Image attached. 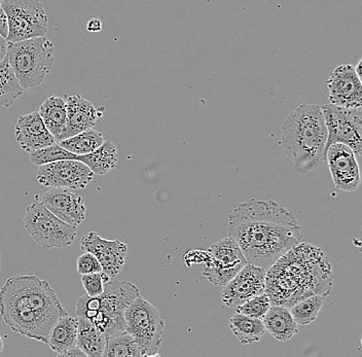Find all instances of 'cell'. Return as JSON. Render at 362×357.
Returning <instances> with one entry per match:
<instances>
[{
	"instance_id": "6da1fadb",
	"label": "cell",
	"mask_w": 362,
	"mask_h": 357,
	"mask_svg": "<svg viewBox=\"0 0 362 357\" xmlns=\"http://www.w3.org/2000/svg\"><path fill=\"white\" fill-rule=\"evenodd\" d=\"M228 234L247 264L266 271L303 239L302 227L293 212L275 201L255 199L241 203L228 214Z\"/></svg>"
},
{
	"instance_id": "7a4b0ae2",
	"label": "cell",
	"mask_w": 362,
	"mask_h": 357,
	"mask_svg": "<svg viewBox=\"0 0 362 357\" xmlns=\"http://www.w3.org/2000/svg\"><path fill=\"white\" fill-rule=\"evenodd\" d=\"M67 314L47 280L13 275L0 288V316L13 332L47 344L49 333Z\"/></svg>"
},
{
	"instance_id": "3957f363",
	"label": "cell",
	"mask_w": 362,
	"mask_h": 357,
	"mask_svg": "<svg viewBox=\"0 0 362 357\" xmlns=\"http://www.w3.org/2000/svg\"><path fill=\"white\" fill-rule=\"evenodd\" d=\"M332 280V266L322 250L300 243L267 270L266 293L272 305L291 308L311 295L327 297Z\"/></svg>"
},
{
	"instance_id": "277c9868",
	"label": "cell",
	"mask_w": 362,
	"mask_h": 357,
	"mask_svg": "<svg viewBox=\"0 0 362 357\" xmlns=\"http://www.w3.org/2000/svg\"><path fill=\"white\" fill-rule=\"evenodd\" d=\"M327 129L319 104H300L281 126V146L298 169L313 171L325 161Z\"/></svg>"
},
{
	"instance_id": "5b68a950",
	"label": "cell",
	"mask_w": 362,
	"mask_h": 357,
	"mask_svg": "<svg viewBox=\"0 0 362 357\" xmlns=\"http://www.w3.org/2000/svg\"><path fill=\"white\" fill-rule=\"evenodd\" d=\"M139 289L131 282L112 279L104 283V291L97 297L78 298L76 316L85 318L106 338L126 332L124 311L139 297Z\"/></svg>"
},
{
	"instance_id": "8992f818",
	"label": "cell",
	"mask_w": 362,
	"mask_h": 357,
	"mask_svg": "<svg viewBox=\"0 0 362 357\" xmlns=\"http://www.w3.org/2000/svg\"><path fill=\"white\" fill-rule=\"evenodd\" d=\"M8 63L24 90L40 86L54 65V45L45 36L8 44Z\"/></svg>"
},
{
	"instance_id": "52a82bcc",
	"label": "cell",
	"mask_w": 362,
	"mask_h": 357,
	"mask_svg": "<svg viewBox=\"0 0 362 357\" xmlns=\"http://www.w3.org/2000/svg\"><path fill=\"white\" fill-rule=\"evenodd\" d=\"M126 332L134 338L142 356H158L165 322L158 309L141 295L124 311Z\"/></svg>"
},
{
	"instance_id": "ba28073f",
	"label": "cell",
	"mask_w": 362,
	"mask_h": 357,
	"mask_svg": "<svg viewBox=\"0 0 362 357\" xmlns=\"http://www.w3.org/2000/svg\"><path fill=\"white\" fill-rule=\"evenodd\" d=\"M24 227L34 242L45 248L68 247L78 235L76 227L57 218L38 201L26 207Z\"/></svg>"
},
{
	"instance_id": "9c48e42d",
	"label": "cell",
	"mask_w": 362,
	"mask_h": 357,
	"mask_svg": "<svg viewBox=\"0 0 362 357\" xmlns=\"http://www.w3.org/2000/svg\"><path fill=\"white\" fill-rule=\"evenodd\" d=\"M0 8L6 18L8 44L47 35V16L40 0H4Z\"/></svg>"
},
{
	"instance_id": "30bf717a",
	"label": "cell",
	"mask_w": 362,
	"mask_h": 357,
	"mask_svg": "<svg viewBox=\"0 0 362 357\" xmlns=\"http://www.w3.org/2000/svg\"><path fill=\"white\" fill-rule=\"evenodd\" d=\"M327 129V141L325 156L332 144H341L349 146L355 155L362 151L361 108H346L328 103L321 106Z\"/></svg>"
},
{
	"instance_id": "8fae6325",
	"label": "cell",
	"mask_w": 362,
	"mask_h": 357,
	"mask_svg": "<svg viewBox=\"0 0 362 357\" xmlns=\"http://www.w3.org/2000/svg\"><path fill=\"white\" fill-rule=\"evenodd\" d=\"M204 276L212 284L223 286L247 264L241 248L230 237L215 242L204 257Z\"/></svg>"
},
{
	"instance_id": "7c38bea8",
	"label": "cell",
	"mask_w": 362,
	"mask_h": 357,
	"mask_svg": "<svg viewBox=\"0 0 362 357\" xmlns=\"http://www.w3.org/2000/svg\"><path fill=\"white\" fill-rule=\"evenodd\" d=\"M94 173L78 160H61L38 166L36 180L49 187L83 189L92 182Z\"/></svg>"
},
{
	"instance_id": "4fadbf2b",
	"label": "cell",
	"mask_w": 362,
	"mask_h": 357,
	"mask_svg": "<svg viewBox=\"0 0 362 357\" xmlns=\"http://www.w3.org/2000/svg\"><path fill=\"white\" fill-rule=\"evenodd\" d=\"M81 248L83 252H90L98 259L104 282L115 279L119 275L128 254V246L122 239L107 240L95 232H90L81 238Z\"/></svg>"
},
{
	"instance_id": "5bb4252c",
	"label": "cell",
	"mask_w": 362,
	"mask_h": 357,
	"mask_svg": "<svg viewBox=\"0 0 362 357\" xmlns=\"http://www.w3.org/2000/svg\"><path fill=\"white\" fill-rule=\"evenodd\" d=\"M267 271L246 264L236 276L223 286L221 302L226 307L236 308L248 300L266 293Z\"/></svg>"
},
{
	"instance_id": "9a60e30c",
	"label": "cell",
	"mask_w": 362,
	"mask_h": 357,
	"mask_svg": "<svg viewBox=\"0 0 362 357\" xmlns=\"http://www.w3.org/2000/svg\"><path fill=\"white\" fill-rule=\"evenodd\" d=\"M325 161L328 163L334 187L339 191L351 193L356 191L361 182L356 155L349 146L334 144L327 148Z\"/></svg>"
},
{
	"instance_id": "2e32d148",
	"label": "cell",
	"mask_w": 362,
	"mask_h": 357,
	"mask_svg": "<svg viewBox=\"0 0 362 357\" xmlns=\"http://www.w3.org/2000/svg\"><path fill=\"white\" fill-rule=\"evenodd\" d=\"M328 100L346 108H361L362 81L355 66L341 65L332 70L327 81Z\"/></svg>"
},
{
	"instance_id": "e0dca14e",
	"label": "cell",
	"mask_w": 362,
	"mask_h": 357,
	"mask_svg": "<svg viewBox=\"0 0 362 357\" xmlns=\"http://www.w3.org/2000/svg\"><path fill=\"white\" fill-rule=\"evenodd\" d=\"M72 191L66 187H51L42 195L40 202L57 218L78 227L86 218L85 200Z\"/></svg>"
},
{
	"instance_id": "ac0fdd59",
	"label": "cell",
	"mask_w": 362,
	"mask_h": 357,
	"mask_svg": "<svg viewBox=\"0 0 362 357\" xmlns=\"http://www.w3.org/2000/svg\"><path fill=\"white\" fill-rule=\"evenodd\" d=\"M15 137L20 148L28 153L57 142L55 137L45 127L38 112L19 117L16 124Z\"/></svg>"
},
{
	"instance_id": "d6986e66",
	"label": "cell",
	"mask_w": 362,
	"mask_h": 357,
	"mask_svg": "<svg viewBox=\"0 0 362 357\" xmlns=\"http://www.w3.org/2000/svg\"><path fill=\"white\" fill-rule=\"evenodd\" d=\"M101 115L102 112H99L90 101L86 100L81 95L67 97L66 127L61 140L94 127Z\"/></svg>"
},
{
	"instance_id": "ffe728a7",
	"label": "cell",
	"mask_w": 362,
	"mask_h": 357,
	"mask_svg": "<svg viewBox=\"0 0 362 357\" xmlns=\"http://www.w3.org/2000/svg\"><path fill=\"white\" fill-rule=\"evenodd\" d=\"M78 317L68 314L61 316L49 333L47 345L59 356L64 357L69 350L78 347Z\"/></svg>"
},
{
	"instance_id": "44dd1931",
	"label": "cell",
	"mask_w": 362,
	"mask_h": 357,
	"mask_svg": "<svg viewBox=\"0 0 362 357\" xmlns=\"http://www.w3.org/2000/svg\"><path fill=\"white\" fill-rule=\"evenodd\" d=\"M262 320L267 331L280 342L291 340L298 333V323L286 307L272 305Z\"/></svg>"
},
{
	"instance_id": "7402d4cb",
	"label": "cell",
	"mask_w": 362,
	"mask_h": 357,
	"mask_svg": "<svg viewBox=\"0 0 362 357\" xmlns=\"http://www.w3.org/2000/svg\"><path fill=\"white\" fill-rule=\"evenodd\" d=\"M38 114L57 142L60 141L66 127V101L61 97H49L40 105Z\"/></svg>"
},
{
	"instance_id": "603a6c76",
	"label": "cell",
	"mask_w": 362,
	"mask_h": 357,
	"mask_svg": "<svg viewBox=\"0 0 362 357\" xmlns=\"http://www.w3.org/2000/svg\"><path fill=\"white\" fill-rule=\"evenodd\" d=\"M78 161L87 165L94 175H104L115 169L117 164V151L112 141H104L97 150L87 155L78 156Z\"/></svg>"
},
{
	"instance_id": "cb8c5ba5",
	"label": "cell",
	"mask_w": 362,
	"mask_h": 357,
	"mask_svg": "<svg viewBox=\"0 0 362 357\" xmlns=\"http://www.w3.org/2000/svg\"><path fill=\"white\" fill-rule=\"evenodd\" d=\"M78 347L88 357H103L107 338L85 318L78 317Z\"/></svg>"
},
{
	"instance_id": "d4e9b609",
	"label": "cell",
	"mask_w": 362,
	"mask_h": 357,
	"mask_svg": "<svg viewBox=\"0 0 362 357\" xmlns=\"http://www.w3.org/2000/svg\"><path fill=\"white\" fill-rule=\"evenodd\" d=\"M228 327L240 344L247 345L259 342L266 332L262 320L236 313L228 320Z\"/></svg>"
},
{
	"instance_id": "484cf974",
	"label": "cell",
	"mask_w": 362,
	"mask_h": 357,
	"mask_svg": "<svg viewBox=\"0 0 362 357\" xmlns=\"http://www.w3.org/2000/svg\"><path fill=\"white\" fill-rule=\"evenodd\" d=\"M24 91L6 56L0 63V107H10Z\"/></svg>"
},
{
	"instance_id": "4316f807",
	"label": "cell",
	"mask_w": 362,
	"mask_h": 357,
	"mask_svg": "<svg viewBox=\"0 0 362 357\" xmlns=\"http://www.w3.org/2000/svg\"><path fill=\"white\" fill-rule=\"evenodd\" d=\"M103 142L104 139L101 133L90 128L69 139L60 140L58 144L74 155L83 156L97 150Z\"/></svg>"
},
{
	"instance_id": "83f0119b",
	"label": "cell",
	"mask_w": 362,
	"mask_h": 357,
	"mask_svg": "<svg viewBox=\"0 0 362 357\" xmlns=\"http://www.w3.org/2000/svg\"><path fill=\"white\" fill-rule=\"evenodd\" d=\"M137 343L130 334H123L107 338L103 357H141Z\"/></svg>"
},
{
	"instance_id": "f1b7e54d",
	"label": "cell",
	"mask_w": 362,
	"mask_h": 357,
	"mask_svg": "<svg viewBox=\"0 0 362 357\" xmlns=\"http://www.w3.org/2000/svg\"><path fill=\"white\" fill-rule=\"evenodd\" d=\"M322 306L323 297L315 295L296 303L289 311L298 324L307 325L316 320Z\"/></svg>"
},
{
	"instance_id": "f546056e",
	"label": "cell",
	"mask_w": 362,
	"mask_h": 357,
	"mask_svg": "<svg viewBox=\"0 0 362 357\" xmlns=\"http://www.w3.org/2000/svg\"><path fill=\"white\" fill-rule=\"evenodd\" d=\"M76 158L78 156L65 150L58 142L29 153V159L36 166H42V165L61 161V160H76Z\"/></svg>"
},
{
	"instance_id": "4dcf8cb0",
	"label": "cell",
	"mask_w": 362,
	"mask_h": 357,
	"mask_svg": "<svg viewBox=\"0 0 362 357\" xmlns=\"http://www.w3.org/2000/svg\"><path fill=\"white\" fill-rule=\"evenodd\" d=\"M271 306V300L269 299L268 295L264 293L248 300L247 302L243 303L235 309H236L237 313L243 314V315L249 316V317L262 320Z\"/></svg>"
},
{
	"instance_id": "1f68e13d",
	"label": "cell",
	"mask_w": 362,
	"mask_h": 357,
	"mask_svg": "<svg viewBox=\"0 0 362 357\" xmlns=\"http://www.w3.org/2000/svg\"><path fill=\"white\" fill-rule=\"evenodd\" d=\"M81 283L89 297H97L104 291V278L101 273L81 275Z\"/></svg>"
},
{
	"instance_id": "d6a6232c",
	"label": "cell",
	"mask_w": 362,
	"mask_h": 357,
	"mask_svg": "<svg viewBox=\"0 0 362 357\" xmlns=\"http://www.w3.org/2000/svg\"><path fill=\"white\" fill-rule=\"evenodd\" d=\"M76 270L79 275L92 274V273H101L102 267L98 259L90 252L79 255L76 262Z\"/></svg>"
},
{
	"instance_id": "836d02e7",
	"label": "cell",
	"mask_w": 362,
	"mask_h": 357,
	"mask_svg": "<svg viewBox=\"0 0 362 357\" xmlns=\"http://www.w3.org/2000/svg\"><path fill=\"white\" fill-rule=\"evenodd\" d=\"M87 30L89 33H99L102 30V23L100 20L96 19V18H92L88 21Z\"/></svg>"
},
{
	"instance_id": "e575fe53",
	"label": "cell",
	"mask_w": 362,
	"mask_h": 357,
	"mask_svg": "<svg viewBox=\"0 0 362 357\" xmlns=\"http://www.w3.org/2000/svg\"><path fill=\"white\" fill-rule=\"evenodd\" d=\"M0 35L6 38L8 35V24H6V18L4 11L0 8Z\"/></svg>"
},
{
	"instance_id": "d590c367",
	"label": "cell",
	"mask_w": 362,
	"mask_h": 357,
	"mask_svg": "<svg viewBox=\"0 0 362 357\" xmlns=\"http://www.w3.org/2000/svg\"><path fill=\"white\" fill-rule=\"evenodd\" d=\"M8 42L6 37L0 35V63L2 62L6 58V53H8Z\"/></svg>"
},
{
	"instance_id": "8d00e7d4",
	"label": "cell",
	"mask_w": 362,
	"mask_h": 357,
	"mask_svg": "<svg viewBox=\"0 0 362 357\" xmlns=\"http://www.w3.org/2000/svg\"><path fill=\"white\" fill-rule=\"evenodd\" d=\"M361 63L362 60L358 61V64H357V66L355 67V70H356L357 74H358L359 76L361 78Z\"/></svg>"
},
{
	"instance_id": "74e56055",
	"label": "cell",
	"mask_w": 362,
	"mask_h": 357,
	"mask_svg": "<svg viewBox=\"0 0 362 357\" xmlns=\"http://www.w3.org/2000/svg\"><path fill=\"white\" fill-rule=\"evenodd\" d=\"M4 340H2L1 336H0V353H1L2 351H4Z\"/></svg>"
},
{
	"instance_id": "f35d334b",
	"label": "cell",
	"mask_w": 362,
	"mask_h": 357,
	"mask_svg": "<svg viewBox=\"0 0 362 357\" xmlns=\"http://www.w3.org/2000/svg\"><path fill=\"white\" fill-rule=\"evenodd\" d=\"M2 1H4V0H0V6H1Z\"/></svg>"
},
{
	"instance_id": "ab89813d",
	"label": "cell",
	"mask_w": 362,
	"mask_h": 357,
	"mask_svg": "<svg viewBox=\"0 0 362 357\" xmlns=\"http://www.w3.org/2000/svg\"><path fill=\"white\" fill-rule=\"evenodd\" d=\"M0 270H1V261H0Z\"/></svg>"
},
{
	"instance_id": "60d3db41",
	"label": "cell",
	"mask_w": 362,
	"mask_h": 357,
	"mask_svg": "<svg viewBox=\"0 0 362 357\" xmlns=\"http://www.w3.org/2000/svg\"><path fill=\"white\" fill-rule=\"evenodd\" d=\"M0 261H1V255H0Z\"/></svg>"
}]
</instances>
